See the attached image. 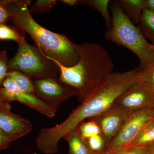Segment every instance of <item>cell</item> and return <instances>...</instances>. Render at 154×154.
Listing matches in <instances>:
<instances>
[{
	"label": "cell",
	"mask_w": 154,
	"mask_h": 154,
	"mask_svg": "<svg viewBox=\"0 0 154 154\" xmlns=\"http://www.w3.org/2000/svg\"><path fill=\"white\" fill-rule=\"evenodd\" d=\"M11 141L10 138L0 128V149L5 148Z\"/></svg>",
	"instance_id": "484cf974"
},
{
	"label": "cell",
	"mask_w": 154,
	"mask_h": 154,
	"mask_svg": "<svg viewBox=\"0 0 154 154\" xmlns=\"http://www.w3.org/2000/svg\"><path fill=\"white\" fill-rule=\"evenodd\" d=\"M19 38V32L9 28L2 24L0 25V39L12 40L18 42Z\"/></svg>",
	"instance_id": "7402d4cb"
},
{
	"label": "cell",
	"mask_w": 154,
	"mask_h": 154,
	"mask_svg": "<svg viewBox=\"0 0 154 154\" xmlns=\"http://www.w3.org/2000/svg\"><path fill=\"white\" fill-rule=\"evenodd\" d=\"M107 154L106 153H103V154Z\"/></svg>",
	"instance_id": "4dcf8cb0"
},
{
	"label": "cell",
	"mask_w": 154,
	"mask_h": 154,
	"mask_svg": "<svg viewBox=\"0 0 154 154\" xmlns=\"http://www.w3.org/2000/svg\"><path fill=\"white\" fill-rule=\"evenodd\" d=\"M154 119V107L128 113L119 132L107 144L105 152L110 154L129 147Z\"/></svg>",
	"instance_id": "8992f818"
},
{
	"label": "cell",
	"mask_w": 154,
	"mask_h": 154,
	"mask_svg": "<svg viewBox=\"0 0 154 154\" xmlns=\"http://www.w3.org/2000/svg\"><path fill=\"white\" fill-rule=\"evenodd\" d=\"M46 57L58 68L59 82L76 89L81 102L108 78L114 69L109 53L98 43L81 45L79 60L72 66H64Z\"/></svg>",
	"instance_id": "3957f363"
},
{
	"label": "cell",
	"mask_w": 154,
	"mask_h": 154,
	"mask_svg": "<svg viewBox=\"0 0 154 154\" xmlns=\"http://www.w3.org/2000/svg\"><path fill=\"white\" fill-rule=\"evenodd\" d=\"M125 15L133 24L137 26L144 10V0H118Z\"/></svg>",
	"instance_id": "7c38bea8"
},
{
	"label": "cell",
	"mask_w": 154,
	"mask_h": 154,
	"mask_svg": "<svg viewBox=\"0 0 154 154\" xmlns=\"http://www.w3.org/2000/svg\"><path fill=\"white\" fill-rule=\"evenodd\" d=\"M11 19V15L7 5V1H0V25Z\"/></svg>",
	"instance_id": "cb8c5ba5"
},
{
	"label": "cell",
	"mask_w": 154,
	"mask_h": 154,
	"mask_svg": "<svg viewBox=\"0 0 154 154\" xmlns=\"http://www.w3.org/2000/svg\"><path fill=\"white\" fill-rule=\"evenodd\" d=\"M145 9L154 11V0H144Z\"/></svg>",
	"instance_id": "83f0119b"
},
{
	"label": "cell",
	"mask_w": 154,
	"mask_h": 154,
	"mask_svg": "<svg viewBox=\"0 0 154 154\" xmlns=\"http://www.w3.org/2000/svg\"><path fill=\"white\" fill-rule=\"evenodd\" d=\"M138 68L140 81L154 97V62L145 68Z\"/></svg>",
	"instance_id": "ac0fdd59"
},
{
	"label": "cell",
	"mask_w": 154,
	"mask_h": 154,
	"mask_svg": "<svg viewBox=\"0 0 154 154\" xmlns=\"http://www.w3.org/2000/svg\"><path fill=\"white\" fill-rule=\"evenodd\" d=\"M56 3L55 0H37L29 10L31 14L36 15L45 14L50 12Z\"/></svg>",
	"instance_id": "44dd1931"
},
{
	"label": "cell",
	"mask_w": 154,
	"mask_h": 154,
	"mask_svg": "<svg viewBox=\"0 0 154 154\" xmlns=\"http://www.w3.org/2000/svg\"><path fill=\"white\" fill-rule=\"evenodd\" d=\"M110 154H144V148L129 147L116 151Z\"/></svg>",
	"instance_id": "d4e9b609"
},
{
	"label": "cell",
	"mask_w": 154,
	"mask_h": 154,
	"mask_svg": "<svg viewBox=\"0 0 154 154\" xmlns=\"http://www.w3.org/2000/svg\"><path fill=\"white\" fill-rule=\"evenodd\" d=\"M6 78H10L13 80L18 89L22 92L28 94H35L33 83L29 77L22 72L17 70L11 71L7 74Z\"/></svg>",
	"instance_id": "2e32d148"
},
{
	"label": "cell",
	"mask_w": 154,
	"mask_h": 154,
	"mask_svg": "<svg viewBox=\"0 0 154 154\" xmlns=\"http://www.w3.org/2000/svg\"><path fill=\"white\" fill-rule=\"evenodd\" d=\"M33 83L35 93L47 99L61 100L74 95L78 96L76 89L60 82H58L53 78L36 80Z\"/></svg>",
	"instance_id": "30bf717a"
},
{
	"label": "cell",
	"mask_w": 154,
	"mask_h": 154,
	"mask_svg": "<svg viewBox=\"0 0 154 154\" xmlns=\"http://www.w3.org/2000/svg\"><path fill=\"white\" fill-rule=\"evenodd\" d=\"M32 1H7V5L14 27L28 33L35 45L44 55L66 67L78 63L81 45L72 42L65 35L50 31L38 24L28 8Z\"/></svg>",
	"instance_id": "7a4b0ae2"
},
{
	"label": "cell",
	"mask_w": 154,
	"mask_h": 154,
	"mask_svg": "<svg viewBox=\"0 0 154 154\" xmlns=\"http://www.w3.org/2000/svg\"><path fill=\"white\" fill-rule=\"evenodd\" d=\"M77 127L79 128L81 135L85 140L97 135L101 134L100 130L98 125L92 120L83 121Z\"/></svg>",
	"instance_id": "ffe728a7"
},
{
	"label": "cell",
	"mask_w": 154,
	"mask_h": 154,
	"mask_svg": "<svg viewBox=\"0 0 154 154\" xmlns=\"http://www.w3.org/2000/svg\"><path fill=\"white\" fill-rule=\"evenodd\" d=\"M79 0H62L61 2L64 4L71 6L75 7L79 5Z\"/></svg>",
	"instance_id": "f546056e"
},
{
	"label": "cell",
	"mask_w": 154,
	"mask_h": 154,
	"mask_svg": "<svg viewBox=\"0 0 154 154\" xmlns=\"http://www.w3.org/2000/svg\"><path fill=\"white\" fill-rule=\"evenodd\" d=\"M154 142V119L146 127L130 147L144 148Z\"/></svg>",
	"instance_id": "e0dca14e"
},
{
	"label": "cell",
	"mask_w": 154,
	"mask_h": 154,
	"mask_svg": "<svg viewBox=\"0 0 154 154\" xmlns=\"http://www.w3.org/2000/svg\"><path fill=\"white\" fill-rule=\"evenodd\" d=\"M109 10L112 14V25L105 33V38L133 53L138 58L141 67L145 68L154 62V45L147 41L137 26L125 15L117 1H110Z\"/></svg>",
	"instance_id": "277c9868"
},
{
	"label": "cell",
	"mask_w": 154,
	"mask_h": 154,
	"mask_svg": "<svg viewBox=\"0 0 154 154\" xmlns=\"http://www.w3.org/2000/svg\"><path fill=\"white\" fill-rule=\"evenodd\" d=\"M86 144L91 154H102L106 152V144L101 134L85 140Z\"/></svg>",
	"instance_id": "d6986e66"
},
{
	"label": "cell",
	"mask_w": 154,
	"mask_h": 154,
	"mask_svg": "<svg viewBox=\"0 0 154 154\" xmlns=\"http://www.w3.org/2000/svg\"><path fill=\"white\" fill-rule=\"evenodd\" d=\"M109 0H79V5L89 6L98 11L105 20L107 29L112 25V16L109 11Z\"/></svg>",
	"instance_id": "9a60e30c"
},
{
	"label": "cell",
	"mask_w": 154,
	"mask_h": 154,
	"mask_svg": "<svg viewBox=\"0 0 154 154\" xmlns=\"http://www.w3.org/2000/svg\"><path fill=\"white\" fill-rule=\"evenodd\" d=\"M9 61L7 51L5 50L0 51V84L9 72Z\"/></svg>",
	"instance_id": "603a6c76"
},
{
	"label": "cell",
	"mask_w": 154,
	"mask_h": 154,
	"mask_svg": "<svg viewBox=\"0 0 154 154\" xmlns=\"http://www.w3.org/2000/svg\"><path fill=\"white\" fill-rule=\"evenodd\" d=\"M11 107L5 101L0 95V111L7 113H11Z\"/></svg>",
	"instance_id": "4316f807"
},
{
	"label": "cell",
	"mask_w": 154,
	"mask_h": 154,
	"mask_svg": "<svg viewBox=\"0 0 154 154\" xmlns=\"http://www.w3.org/2000/svg\"><path fill=\"white\" fill-rule=\"evenodd\" d=\"M128 113L112 106L89 120L98 125L107 145L119 132Z\"/></svg>",
	"instance_id": "9c48e42d"
},
{
	"label": "cell",
	"mask_w": 154,
	"mask_h": 154,
	"mask_svg": "<svg viewBox=\"0 0 154 154\" xmlns=\"http://www.w3.org/2000/svg\"><path fill=\"white\" fill-rule=\"evenodd\" d=\"M23 33L19 32L18 50L14 57L9 60V69L20 71L36 80L55 79L58 70L59 71L57 66L36 45L28 43Z\"/></svg>",
	"instance_id": "5b68a950"
},
{
	"label": "cell",
	"mask_w": 154,
	"mask_h": 154,
	"mask_svg": "<svg viewBox=\"0 0 154 154\" xmlns=\"http://www.w3.org/2000/svg\"><path fill=\"white\" fill-rule=\"evenodd\" d=\"M3 88L0 89V95L5 101H18L48 117L55 116V110L51 106L34 94L19 90L10 78H6L3 81Z\"/></svg>",
	"instance_id": "ba28073f"
},
{
	"label": "cell",
	"mask_w": 154,
	"mask_h": 154,
	"mask_svg": "<svg viewBox=\"0 0 154 154\" xmlns=\"http://www.w3.org/2000/svg\"><path fill=\"white\" fill-rule=\"evenodd\" d=\"M137 27L144 38L154 45V11L144 9Z\"/></svg>",
	"instance_id": "5bb4252c"
},
{
	"label": "cell",
	"mask_w": 154,
	"mask_h": 154,
	"mask_svg": "<svg viewBox=\"0 0 154 154\" xmlns=\"http://www.w3.org/2000/svg\"><path fill=\"white\" fill-rule=\"evenodd\" d=\"M139 78L138 67L128 71L111 73L63 122L42 129L37 137L38 143L48 152H57L61 138L85 119L96 116L113 106L116 99L139 81Z\"/></svg>",
	"instance_id": "6da1fadb"
},
{
	"label": "cell",
	"mask_w": 154,
	"mask_h": 154,
	"mask_svg": "<svg viewBox=\"0 0 154 154\" xmlns=\"http://www.w3.org/2000/svg\"><path fill=\"white\" fill-rule=\"evenodd\" d=\"M113 106L127 113L154 108V97L139 80L116 99Z\"/></svg>",
	"instance_id": "52a82bcc"
},
{
	"label": "cell",
	"mask_w": 154,
	"mask_h": 154,
	"mask_svg": "<svg viewBox=\"0 0 154 154\" xmlns=\"http://www.w3.org/2000/svg\"><path fill=\"white\" fill-rule=\"evenodd\" d=\"M63 138L68 143L69 154H91L78 127L69 131Z\"/></svg>",
	"instance_id": "4fadbf2b"
},
{
	"label": "cell",
	"mask_w": 154,
	"mask_h": 154,
	"mask_svg": "<svg viewBox=\"0 0 154 154\" xmlns=\"http://www.w3.org/2000/svg\"><path fill=\"white\" fill-rule=\"evenodd\" d=\"M144 148V154H154V142Z\"/></svg>",
	"instance_id": "f1b7e54d"
},
{
	"label": "cell",
	"mask_w": 154,
	"mask_h": 154,
	"mask_svg": "<svg viewBox=\"0 0 154 154\" xmlns=\"http://www.w3.org/2000/svg\"><path fill=\"white\" fill-rule=\"evenodd\" d=\"M0 128L13 141L30 133L32 126L30 121L19 116L0 111Z\"/></svg>",
	"instance_id": "8fae6325"
}]
</instances>
